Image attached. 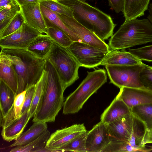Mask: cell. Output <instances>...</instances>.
Listing matches in <instances>:
<instances>
[{"label": "cell", "mask_w": 152, "mask_h": 152, "mask_svg": "<svg viewBox=\"0 0 152 152\" xmlns=\"http://www.w3.org/2000/svg\"><path fill=\"white\" fill-rule=\"evenodd\" d=\"M71 8L73 18L102 40L113 34L116 26L111 16L84 0H55Z\"/></svg>", "instance_id": "1"}, {"label": "cell", "mask_w": 152, "mask_h": 152, "mask_svg": "<svg viewBox=\"0 0 152 152\" xmlns=\"http://www.w3.org/2000/svg\"><path fill=\"white\" fill-rule=\"evenodd\" d=\"M10 60L18 79L17 95L35 85L45 69L46 59L40 58L26 49L1 48Z\"/></svg>", "instance_id": "2"}, {"label": "cell", "mask_w": 152, "mask_h": 152, "mask_svg": "<svg viewBox=\"0 0 152 152\" xmlns=\"http://www.w3.org/2000/svg\"><path fill=\"white\" fill-rule=\"evenodd\" d=\"M45 69L48 73L45 89L32 121L54 122L63 106L64 90L55 69L47 59Z\"/></svg>", "instance_id": "3"}, {"label": "cell", "mask_w": 152, "mask_h": 152, "mask_svg": "<svg viewBox=\"0 0 152 152\" xmlns=\"http://www.w3.org/2000/svg\"><path fill=\"white\" fill-rule=\"evenodd\" d=\"M152 42V24L148 19L137 18L125 21L111 37L110 50H124Z\"/></svg>", "instance_id": "4"}, {"label": "cell", "mask_w": 152, "mask_h": 152, "mask_svg": "<svg viewBox=\"0 0 152 152\" xmlns=\"http://www.w3.org/2000/svg\"><path fill=\"white\" fill-rule=\"evenodd\" d=\"M104 69L87 72L86 78L64 102L63 113L67 115L78 112L88 99L107 81Z\"/></svg>", "instance_id": "5"}, {"label": "cell", "mask_w": 152, "mask_h": 152, "mask_svg": "<svg viewBox=\"0 0 152 152\" xmlns=\"http://www.w3.org/2000/svg\"><path fill=\"white\" fill-rule=\"evenodd\" d=\"M46 59L55 69L64 91L79 78L80 66L66 48L54 42Z\"/></svg>", "instance_id": "6"}, {"label": "cell", "mask_w": 152, "mask_h": 152, "mask_svg": "<svg viewBox=\"0 0 152 152\" xmlns=\"http://www.w3.org/2000/svg\"><path fill=\"white\" fill-rule=\"evenodd\" d=\"M141 64L132 65H105V68L110 82L119 87H123L145 89L140 77L143 68Z\"/></svg>", "instance_id": "7"}, {"label": "cell", "mask_w": 152, "mask_h": 152, "mask_svg": "<svg viewBox=\"0 0 152 152\" xmlns=\"http://www.w3.org/2000/svg\"><path fill=\"white\" fill-rule=\"evenodd\" d=\"M80 66L93 68L99 65L108 52L81 42H73L66 48Z\"/></svg>", "instance_id": "8"}, {"label": "cell", "mask_w": 152, "mask_h": 152, "mask_svg": "<svg viewBox=\"0 0 152 152\" xmlns=\"http://www.w3.org/2000/svg\"><path fill=\"white\" fill-rule=\"evenodd\" d=\"M42 34L25 22L17 31L0 38V46L1 48L27 49L31 42Z\"/></svg>", "instance_id": "9"}, {"label": "cell", "mask_w": 152, "mask_h": 152, "mask_svg": "<svg viewBox=\"0 0 152 152\" xmlns=\"http://www.w3.org/2000/svg\"><path fill=\"white\" fill-rule=\"evenodd\" d=\"M63 23L82 42L96 48L105 52H109L108 45L94 33L85 28L73 18L58 14Z\"/></svg>", "instance_id": "10"}, {"label": "cell", "mask_w": 152, "mask_h": 152, "mask_svg": "<svg viewBox=\"0 0 152 152\" xmlns=\"http://www.w3.org/2000/svg\"><path fill=\"white\" fill-rule=\"evenodd\" d=\"M86 131L83 124H74L58 129L50 134L45 147L49 152L59 151L60 148Z\"/></svg>", "instance_id": "11"}, {"label": "cell", "mask_w": 152, "mask_h": 152, "mask_svg": "<svg viewBox=\"0 0 152 152\" xmlns=\"http://www.w3.org/2000/svg\"><path fill=\"white\" fill-rule=\"evenodd\" d=\"M111 142L107 125L100 121L88 131L86 142L87 152H102Z\"/></svg>", "instance_id": "12"}, {"label": "cell", "mask_w": 152, "mask_h": 152, "mask_svg": "<svg viewBox=\"0 0 152 152\" xmlns=\"http://www.w3.org/2000/svg\"><path fill=\"white\" fill-rule=\"evenodd\" d=\"M116 97L122 100L130 109L152 103V92L145 89L123 87Z\"/></svg>", "instance_id": "13"}, {"label": "cell", "mask_w": 152, "mask_h": 152, "mask_svg": "<svg viewBox=\"0 0 152 152\" xmlns=\"http://www.w3.org/2000/svg\"><path fill=\"white\" fill-rule=\"evenodd\" d=\"M133 115L128 114L107 125L111 141H128L132 132Z\"/></svg>", "instance_id": "14"}, {"label": "cell", "mask_w": 152, "mask_h": 152, "mask_svg": "<svg viewBox=\"0 0 152 152\" xmlns=\"http://www.w3.org/2000/svg\"><path fill=\"white\" fill-rule=\"evenodd\" d=\"M20 7L25 22L42 34H47V27L39 2L26 4Z\"/></svg>", "instance_id": "15"}, {"label": "cell", "mask_w": 152, "mask_h": 152, "mask_svg": "<svg viewBox=\"0 0 152 152\" xmlns=\"http://www.w3.org/2000/svg\"><path fill=\"white\" fill-rule=\"evenodd\" d=\"M30 118L29 111H28L18 118H14L0 124L2 128L1 135L3 139L8 142L15 140L22 133Z\"/></svg>", "instance_id": "16"}, {"label": "cell", "mask_w": 152, "mask_h": 152, "mask_svg": "<svg viewBox=\"0 0 152 152\" xmlns=\"http://www.w3.org/2000/svg\"><path fill=\"white\" fill-rule=\"evenodd\" d=\"M131 113L130 109L125 103L115 97L102 114L100 120L107 125Z\"/></svg>", "instance_id": "17"}, {"label": "cell", "mask_w": 152, "mask_h": 152, "mask_svg": "<svg viewBox=\"0 0 152 152\" xmlns=\"http://www.w3.org/2000/svg\"><path fill=\"white\" fill-rule=\"evenodd\" d=\"M142 63V61L129 51L115 50H110L100 65H132Z\"/></svg>", "instance_id": "18"}, {"label": "cell", "mask_w": 152, "mask_h": 152, "mask_svg": "<svg viewBox=\"0 0 152 152\" xmlns=\"http://www.w3.org/2000/svg\"><path fill=\"white\" fill-rule=\"evenodd\" d=\"M0 80L7 84L17 95L18 79L16 72L10 59L1 52L0 53Z\"/></svg>", "instance_id": "19"}, {"label": "cell", "mask_w": 152, "mask_h": 152, "mask_svg": "<svg viewBox=\"0 0 152 152\" xmlns=\"http://www.w3.org/2000/svg\"><path fill=\"white\" fill-rule=\"evenodd\" d=\"M40 4L47 28L52 27L59 29L65 32L73 42H82L81 39L63 23L58 14Z\"/></svg>", "instance_id": "20"}, {"label": "cell", "mask_w": 152, "mask_h": 152, "mask_svg": "<svg viewBox=\"0 0 152 152\" xmlns=\"http://www.w3.org/2000/svg\"><path fill=\"white\" fill-rule=\"evenodd\" d=\"M54 43V42L48 35L42 34L36 38L26 49L37 56L46 59Z\"/></svg>", "instance_id": "21"}, {"label": "cell", "mask_w": 152, "mask_h": 152, "mask_svg": "<svg viewBox=\"0 0 152 152\" xmlns=\"http://www.w3.org/2000/svg\"><path fill=\"white\" fill-rule=\"evenodd\" d=\"M46 122H34V123L26 131L22 133L10 147L23 146L27 144L36 139L47 130Z\"/></svg>", "instance_id": "22"}, {"label": "cell", "mask_w": 152, "mask_h": 152, "mask_svg": "<svg viewBox=\"0 0 152 152\" xmlns=\"http://www.w3.org/2000/svg\"><path fill=\"white\" fill-rule=\"evenodd\" d=\"M146 130L144 123L133 115L132 132L128 142L138 152H149L146 146L142 144Z\"/></svg>", "instance_id": "23"}, {"label": "cell", "mask_w": 152, "mask_h": 152, "mask_svg": "<svg viewBox=\"0 0 152 152\" xmlns=\"http://www.w3.org/2000/svg\"><path fill=\"white\" fill-rule=\"evenodd\" d=\"M150 0H125L123 12L126 21L137 18L148 10Z\"/></svg>", "instance_id": "24"}, {"label": "cell", "mask_w": 152, "mask_h": 152, "mask_svg": "<svg viewBox=\"0 0 152 152\" xmlns=\"http://www.w3.org/2000/svg\"><path fill=\"white\" fill-rule=\"evenodd\" d=\"M16 95L5 82L0 80V118L6 117L13 106Z\"/></svg>", "instance_id": "25"}, {"label": "cell", "mask_w": 152, "mask_h": 152, "mask_svg": "<svg viewBox=\"0 0 152 152\" xmlns=\"http://www.w3.org/2000/svg\"><path fill=\"white\" fill-rule=\"evenodd\" d=\"M50 134V131L47 130L35 140L27 144L15 147L12 148L11 152H39L45 147Z\"/></svg>", "instance_id": "26"}, {"label": "cell", "mask_w": 152, "mask_h": 152, "mask_svg": "<svg viewBox=\"0 0 152 152\" xmlns=\"http://www.w3.org/2000/svg\"><path fill=\"white\" fill-rule=\"evenodd\" d=\"M132 114L142 121L147 130H152V103L137 105L130 109Z\"/></svg>", "instance_id": "27"}, {"label": "cell", "mask_w": 152, "mask_h": 152, "mask_svg": "<svg viewBox=\"0 0 152 152\" xmlns=\"http://www.w3.org/2000/svg\"><path fill=\"white\" fill-rule=\"evenodd\" d=\"M47 77V72L45 69L40 78L35 85V92L29 111L30 118L33 117L36 113L45 89Z\"/></svg>", "instance_id": "28"}, {"label": "cell", "mask_w": 152, "mask_h": 152, "mask_svg": "<svg viewBox=\"0 0 152 152\" xmlns=\"http://www.w3.org/2000/svg\"><path fill=\"white\" fill-rule=\"evenodd\" d=\"M88 131L82 133L69 142L60 148L59 151L87 152L86 139Z\"/></svg>", "instance_id": "29"}, {"label": "cell", "mask_w": 152, "mask_h": 152, "mask_svg": "<svg viewBox=\"0 0 152 152\" xmlns=\"http://www.w3.org/2000/svg\"><path fill=\"white\" fill-rule=\"evenodd\" d=\"M20 11V7L17 2L0 10V32Z\"/></svg>", "instance_id": "30"}, {"label": "cell", "mask_w": 152, "mask_h": 152, "mask_svg": "<svg viewBox=\"0 0 152 152\" xmlns=\"http://www.w3.org/2000/svg\"><path fill=\"white\" fill-rule=\"evenodd\" d=\"M53 40L61 46L67 48L73 41L65 32L58 28H47V34Z\"/></svg>", "instance_id": "31"}, {"label": "cell", "mask_w": 152, "mask_h": 152, "mask_svg": "<svg viewBox=\"0 0 152 152\" xmlns=\"http://www.w3.org/2000/svg\"><path fill=\"white\" fill-rule=\"evenodd\" d=\"M40 4L57 14L73 18V11L70 8L55 0H44Z\"/></svg>", "instance_id": "32"}, {"label": "cell", "mask_w": 152, "mask_h": 152, "mask_svg": "<svg viewBox=\"0 0 152 152\" xmlns=\"http://www.w3.org/2000/svg\"><path fill=\"white\" fill-rule=\"evenodd\" d=\"M24 22V19L20 11L0 32V38L8 36L17 31L21 27Z\"/></svg>", "instance_id": "33"}, {"label": "cell", "mask_w": 152, "mask_h": 152, "mask_svg": "<svg viewBox=\"0 0 152 152\" xmlns=\"http://www.w3.org/2000/svg\"><path fill=\"white\" fill-rule=\"evenodd\" d=\"M138 152L132 147L128 141H111L104 148L102 152Z\"/></svg>", "instance_id": "34"}, {"label": "cell", "mask_w": 152, "mask_h": 152, "mask_svg": "<svg viewBox=\"0 0 152 152\" xmlns=\"http://www.w3.org/2000/svg\"><path fill=\"white\" fill-rule=\"evenodd\" d=\"M128 51L141 61L152 62V45L129 49Z\"/></svg>", "instance_id": "35"}, {"label": "cell", "mask_w": 152, "mask_h": 152, "mask_svg": "<svg viewBox=\"0 0 152 152\" xmlns=\"http://www.w3.org/2000/svg\"><path fill=\"white\" fill-rule=\"evenodd\" d=\"M140 77V80L144 88L152 92V66L144 63Z\"/></svg>", "instance_id": "36"}, {"label": "cell", "mask_w": 152, "mask_h": 152, "mask_svg": "<svg viewBox=\"0 0 152 152\" xmlns=\"http://www.w3.org/2000/svg\"><path fill=\"white\" fill-rule=\"evenodd\" d=\"M26 91H24L17 95L15 97L13 109L15 118L18 119L22 115V110L24 104Z\"/></svg>", "instance_id": "37"}, {"label": "cell", "mask_w": 152, "mask_h": 152, "mask_svg": "<svg viewBox=\"0 0 152 152\" xmlns=\"http://www.w3.org/2000/svg\"><path fill=\"white\" fill-rule=\"evenodd\" d=\"M35 89V85L31 86L26 90L25 100L22 110V115L29 110L33 100Z\"/></svg>", "instance_id": "38"}, {"label": "cell", "mask_w": 152, "mask_h": 152, "mask_svg": "<svg viewBox=\"0 0 152 152\" xmlns=\"http://www.w3.org/2000/svg\"><path fill=\"white\" fill-rule=\"evenodd\" d=\"M111 9L117 13L123 12L125 0H107Z\"/></svg>", "instance_id": "39"}, {"label": "cell", "mask_w": 152, "mask_h": 152, "mask_svg": "<svg viewBox=\"0 0 152 152\" xmlns=\"http://www.w3.org/2000/svg\"><path fill=\"white\" fill-rule=\"evenodd\" d=\"M152 143V130H146L142 141V144L145 145L146 144Z\"/></svg>", "instance_id": "40"}, {"label": "cell", "mask_w": 152, "mask_h": 152, "mask_svg": "<svg viewBox=\"0 0 152 152\" xmlns=\"http://www.w3.org/2000/svg\"><path fill=\"white\" fill-rule=\"evenodd\" d=\"M16 3L15 0H0V10Z\"/></svg>", "instance_id": "41"}, {"label": "cell", "mask_w": 152, "mask_h": 152, "mask_svg": "<svg viewBox=\"0 0 152 152\" xmlns=\"http://www.w3.org/2000/svg\"><path fill=\"white\" fill-rule=\"evenodd\" d=\"M21 6L26 4L32 2H40L44 0H15Z\"/></svg>", "instance_id": "42"}, {"label": "cell", "mask_w": 152, "mask_h": 152, "mask_svg": "<svg viewBox=\"0 0 152 152\" xmlns=\"http://www.w3.org/2000/svg\"><path fill=\"white\" fill-rule=\"evenodd\" d=\"M148 8L149 15L147 17L148 19L152 24V3L150 4Z\"/></svg>", "instance_id": "43"}, {"label": "cell", "mask_w": 152, "mask_h": 152, "mask_svg": "<svg viewBox=\"0 0 152 152\" xmlns=\"http://www.w3.org/2000/svg\"><path fill=\"white\" fill-rule=\"evenodd\" d=\"M148 148L149 152L152 151V145L146 146Z\"/></svg>", "instance_id": "44"}, {"label": "cell", "mask_w": 152, "mask_h": 152, "mask_svg": "<svg viewBox=\"0 0 152 152\" xmlns=\"http://www.w3.org/2000/svg\"><path fill=\"white\" fill-rule=\"evenodd\" d=\"M84 1H86V0H84Z\"/></svg>", "instance_id": "45"}]
</instances>
